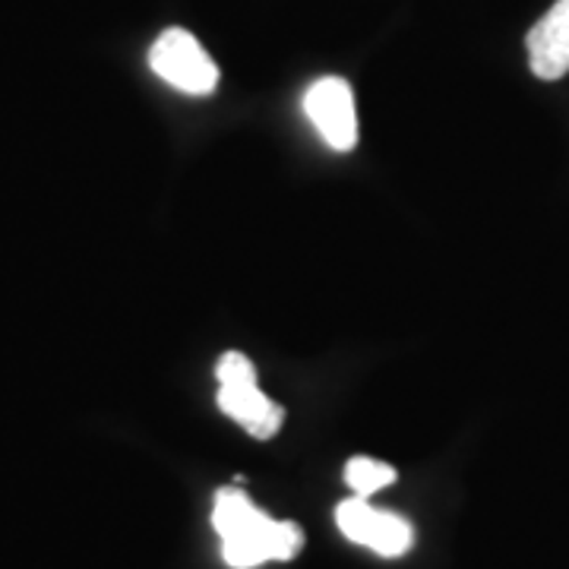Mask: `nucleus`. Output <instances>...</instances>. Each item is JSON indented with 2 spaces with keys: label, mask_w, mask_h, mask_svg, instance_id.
I'll return each mask as SVG.
<instances>
[{
  "label": "nucleus",
  "mask_w": 569,
  "mask_h": 569,
  "mask_svg": "<svg viewBox=\"0 0 569 569\" xmlns=\"http://www.w3.org/2000/svg\"><path fill=\"white\" fill-rule=\"evenodd\" d=\"M531 73L538 80H560L569 73V0H557L538 26H531L529 39Z\"/></svg>",
  "instance_id": "5"
},
{
  "label": "nucleus",
  "mask_w": 569,
  "mask_h": 569,
  "mask_svg": "<svg viewBox=\"0 0 569 569\" xmlns=\"http://www.w3.org/2000/svg\"><path fill=\"white\" fill-rule=\"evenodd\" d=\"M219 387H234V383H257V367L250 358H244L241 351H228L219 358L216 367Z\"/></svg>",
  "instance_id": "8"
},
{
  "label": "nucleus",
  "mask_w": 569,
  "mask_h": 569,
  "mask_svg": "<svg viewBox=\"0 0 569 569\" xmlns=\"http://www.w3.org/2000/svg\"><path fill=\"white\" fill-rule=\"evenodd\" d=\"M219 408L257 440H269L282 430L284 408L276 406L272 399H266L257 383L219 387Z\"/></svg>",
  "instance_id": "6"
},
{
  "label": "nucleus",
  "mask_w": 569,
  "mask_h": 569,
  "mask_svg": "<svg viewBox=\"0 0 569 569\" xmlns=\"http://www.w3.org/2000/svg\"><path fill=\"white\" fill-rule=\"evenodd\" d=\"M336 526L346 535L348 541L365 545V548L377 550L380 557H402L415 541V531L406 519L383 512V509L367 507L365 497L358 500H346L336 509Z\"/></svg>",
  "instance_id": "4"
},
{
  "label": "nucleus",
  "mask_w": 569,
  "mask_h": 569,
  "mask_svg": "<svg viewBox=\"0 0 569 569\" xmlns=\"http://www.w3.org/2000/svg\"><path fill=\"white\" fill-rule=\"evenodd\" d=\"M212 526L222 538V557L234 569H253L266 560H291L305 545V535L295 522L269 519L238 490H219Z\"/></svg>",
  "instance_id": "1"
},
{
  "label": "nucleus",
  "mask_w": 569,
  "mask_h": 569,
  "mask_svg": "<svg viewBox=\"0 0 569 569\" xmlns=\"http://www.w3.org/2000/svg\"><path fill=\"white\" fill-rule=\"evenodd\" d=\"M307 118L317 133L336 152H351L358 146V114H355V92L342 77L317 80L305 96Z\"/></svg>",
  "instance_id": "3"
},
{
  "label": "nucleus",
  "mask_w": 569,
  "mask_h": 569,
  "mask_svg": "<svg viewBox=\"0 0 569 569\" xmlns=\"http://www.w3.org/2000/svg\"><path fill=\"white\" fill-rule=\"evenodd\" d=\"M149 67L187 96H209L219 82L216 61L187 29H164L149 51Z\"/></svg>",
  "instance_id": "2"
},
{
  "label": "nucleus",
  "mask_w": 569,
  "mask_h": 569,
  "mask_svg": "<svg viewBox=\"0 0 569 569\" xmlns=\"http://www.w3.org/2000/svg\"><path fill=\"white\" fill-rule=\"evenodd\" d=\"M346 481L358 490V497H370V493L389 488L396 481V468L387 466V462H377V459L358 456L346 466Z\"/></svg>",
  "instance_id": "7"
}]
</instances>
